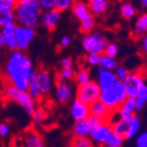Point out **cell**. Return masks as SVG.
<instances>
[{"label":"cell","mask_w":147,"mask_h":147,"mask_svg":"<svg viewBox=\"0 0 147 147\" xmlns=\"http://www.w3.org/2000/svg\"><path fill=\"white\" fill-rule=\"evenodd\" d=\"M34 71L35 70L30 59L26 56L24 50L16 49L13 50L8 56L4 74L9 84L22 90H27Z\"/></svg>","instance_id":"cell-1"},{"label":"cell","mask_w":147,"mask_h":147,"mask_svg":"<svg viewBox=\"0 0 147 147\" xmlns=\"http://www.w3.org/2000/svg\"><path fill=\"white\" fill-rule=\"evenodd\" d=\"M15 21L18 25L35 28L41 21L42 7L38 0H26V1H18L15 7Z\"/></svg>","instance_id":"cell-2"},{"label":"cell","mask_w":147,"mask_h":147,"mask_svg":"<svg viewBox=\"0 0 147 147\" xmlns=\"http://www.w3.org/2000/svg\"><path fill=\"white\" fill-rule=\"evenodd\" d=\"M4 95L8 100L16 103L28 116L32 117L33 113L35 112V110H36L35 99L32 97V95L27 90L19 89V88L7 83L4 89Z\"/></svg>","instance_id":"cell-3"},{"label":"cell","mask_w":147,"mask_h":147,"mask_svg":"<svg viewBox=\"0 0 147 147\" xmlns=\"http://www.w3.org/2000/svg\"><path fill=\"white\" fill-rule=\"evenodd\" d=\"M127 97H128V94H127V90H126V86H125L124 82L118 81L110 89L102 91L99 99L103 100L110 107V110L117 111Z\"/></svg>","instance_id":"cell-4"},{"label":"cell","mask_w":147,"mask_h":147,"mask_svg":"<svg viewBox=\"0 0 147 147\" xmlns=\"http://www.w3.org/2000/svg\"><path fill=\"white\" fill-rule=\"evenodd\" d=\"M71 9H72L74 16L80 21L81 33L86 35L91 32H94V28H95L94 16L95 15L92 14L88 4H85L84 1H81V0H76V1L74 3Z\"/></svg>","instance_id":"cell-5"},{"label":"cell","mask_w":147,"mask_h":147,"mask_svg":"<svg viewBox=\"0 0 147 147\" xmlns=\"http://www.w3.org/2000/svg\"><path fill=\"white\" fill-rule=\"evenodd\" d=\"M107 43H109L107 39L98 32H91L86 34L82 40L83 49L86 53H95L100 55L104 54Z\"/></svg>","instance_id":"cell-6"},{"label":"cell","mask_w":147,"mask_h":147,"mask_svg":"<svg viewBox=\"0 0 147 147\" xmlns=\"http://www.w3.org/2000/svg\"><path fill=\"white\" fill-rule=\"evenodd\" d=\"M100 94L102 90L96 81H90L89 83L78 85L76 89V98L89 105L98 100L100 98Z\"/></svg>","instance_id":"cell-7"},{"label":"cell","mask_w":147,"mask_h":147,"mask_svg":"<svg viewBox=\"0 0 147 147\" xmlns=\"http://www.w3.org/2000/svg\"><path fill=\"white\" fill-rule=\"evenodd\" d=\"M35 28H30V27H26L22 25H16V29H15V36H16V46L18 49L20 50H27L30 46V43L33 42L34 38H35Z\"/></svg>","instance_id":"cell-8"},{"label":"cell","mask_w":147,"mask_h":147,"mask_svg":"<svg viewBox=\"0 0 147 147\" xmlns=\"http://www.w3.org/2000/svg\"><path fill=\"white\" fill-rule=\"evenodd\" d=\"M123 82L126 86L128 96H131V97H137L139 95V91L141 90V88L146 84L145 76L139 71H131Z\"/></svg>","instance_id":"cell-9"},{"label":"cell","mask_w":147,"mask_h":147,"mask_svg":"<svg viewBox=\"0 0 147 147\" xmlns=\"http://www.w3.org/2000/svg\"><path fill=\"white\" fill-rule=\"evenodd\" d=\"M35 81L42 96L49 95L54 88V77L48 70H35Z\"/></svg>","instance_id":"cell-10"},{"label":"cell","mask_w":147,"mask_h":147,"mask_svg":"<svg viewBox=\"0 0 147 147\" xmlns=\"http://www.w3.org/2000/svg\"><path fill=\"white\" fill-rule=\"evenodd\" d=\"M118 77L116 76V72L113 70H107L104 68H98L96 72V82L99 85L100 90H107L112 85H115L118 82Z\"/></svg>","instance_id":"cell-11"},{"label":"cell","mask_w":147,"mask_h":147,"mask_svg":"<svg viewBox=\"0 0 147 147\" xmlns=\"http://www.w3.org/2000/svg\"><path fill=\"white\" fill-rule=\"evenodd\" d=\"M113 132L112 130V125L110 124L107 120L103 121L99 126L92 128V131H91V134H90V139L92 140L96 145H99V146H104L105 141L107 140V138L110 137Z\"/></svg>","instance_id":"cell-12"},{"label":"cell","mask_w":147,"mask_h":147,"mask_svg":"<svg viewBox=\"0 0 147 147\" xmlns=\"http://www.w3.org/2000/svg\"><path fill=\"white\" fill-rule=\"evenodd\" d=\"M91 112H90V105L75 98L72 100L71 105H70V116L71 118L77 121V120H83V119H88L90 117Z\"/></svg>","instance_id":"cell-13"},{"label":"cell","mask_w":147,"mask_h":147,"mask_svg":"<svg viewBox=\"0 0 147 147\" xmlns=\"http://www.w3.org/2000/svg\"><path fill=\"white\" fill-rule=\"evenodd\" d=\"M74 86L70 82L59 81L55 85V98L61 104L68 103L74 96Z\"/></svg>","instance_id":"cell-14"},{"label":"cell","mask_w":147,"mask_h":147,"mask_svg":"<svg viewBox=\"0 0 147 147\" xmlns=\"http://www.w3.org/2000/svg\"><path fill=\"white\" fill-rule=\"evenodd\" d=\"M61 11H59L57 8H51V9H46L42 12L41 15V25L48 29L49 32L54 30L56 28L60 19H61Z\"/></svg>","instance_id":"cell-15"},{"label":"cell","mask_w":147,"mask_h":147,"mask_svg":"<svg viewBox=\"0 0 147 147\" xmlns=\"http://www.w3.org/2000/svg\"><path fill=\"white\" fill-rule=\"evenodd\" d=\"M117 111H118L120 118H123L125 120L132 119L137 112V99H136V97L128 96Z\"/></svg>","instance_id":"cell-16"},{"label":"cell","mask_w":147,"mask_h":147,"mask_svg":"<svg viewBox=\"0 0 147 147\" xmlns=\"http://www.w3.org/2000/svg\"><path fill=\"white\" fill-rule=\"evenodd\" d=\"M16 25H18L16 21H14V22H11V24H8V25H6L1 28V32H3L4 38H5V47L11 51L18 49L16 36H15Z\"/></svg>","instance_id":"cell-17"},{"label":"cell","mask_w":147,"mask_h":147,"mask_svg":"<svg viewBox=\"0 0 147 147\" xmlns=\"http://www.w3.org/2000/svg\"><path fill=\"white\" fill-rule=\"evenodd\" d=\"M90 112L91 115L97 116L102 118L103 120H107L112 113V110H110V107L100 99L94 102L92 104H90Z\"/></svg>","instance_id":"cell-18"},{"label":"cell","mask_w":147,"mask_h":147,"mask_svg":"<svg viewBox=\"0 0 147 147\" xmlns=\"http://www.w3.org/2000/svg\"><path fill=\"white\" fill-rule=\"evenodd\" d=\"M92 128L94 127L90 124L89 119L77 120L72 126V134L74 137H90Z\"/></svg>","instance_id":"cell-19"},{"label":"cell","mask_w":147,"mask_h":147,"mask_svg":"<svg viewBox=\"0 0 147 147\" xmlns=\"http://www.w3.org/2000/svg\"><path fill=\"white\" fill-rule=\"evenodd\" d=\"M24 147H45V144L38 132L29 130L24 136Z\"/></svg>","instance_id":"cell-20"},{"label":"cell","mask_w":147,"mask_h":147,"mask_svg":"<svg viewBox=\"0 0 147 147\" xmlns=\"http://www.w3.org/2000/svg\"><path fill=\"white\" fill-rule=\"evenodd\" d=\"M132 33L136 38H142L145 34H147V12L141 14L137 19Z\"/></svg>","instance_id":"cell-21"},{"label":"cell","mask_w":147,"mask_h":147,"mask_svg":"<svg viewBox=\"0 0 147 147\" xmlns=\"http://www.w3.org/2000/svg\"><path fill=\"white\" fill-rule=\"evenodd\" d=\"M89 7L94 15H104L109 8V0H92V1H89Z\"/></svg>","instance_id":"cell-22"},{"label":"cell","mask_w":147,"mask_h":147,"mask_svg":"<svg viewBox=\"0 0 147 147\" xmlns=\"http://www.w3.org/2000/svg\"><path fill=\"white\" fill-rule=\"evenodd\" d=\"M140 127H141V120L138 116H134L132 119L128 120V127H127V133L125 139L136 138L140 133Z\"/></svg>","instance_id":"cell-23"},{"label":"cell","mask_w":147,"mask_h":147,"mask_svg":"<svg viewBox=\"0 0 147 147\" xmlns=\"http://www.w3.org/2000/svg\"><path fill=\"white\" fill-rule=\"evenodd\" d=\"M15 21V11L14 8L0 7V27H4L11 22Z\"/></svg>","instance_id":"cell-24"},{"label":"cell","mask_w":147,"mask_h":147,"mask_svg":"<svg viewBox=\"0 0 147 147\" xmlns=\"http://www.w3.org/2000/svg\"><path fill=\"white\" fill-rule=\"evenodd\" d=\"M95 145L90 137H74L70 140L69 147H96Z\"/></svg>","instance_id":"cell-25"},{"label":"cell","mask_w":147,"mask_h":147,"mask_svg":"<svg viewBox=\"0 0 147 147\" xmlns=\"http://www.w3.org/2000/svg\"><path fill=\"white\" fill-rule=\"evenodd\" d=\"M136 14H137V9L131 3L126 1V3H123L120 5V15L124 18V19L131 20L136 16Z\"/></svg>","instance_id":"cell-26"},{"label":"cell","mask_w":147,"mask_h":147,"mask_svg":"<svg viewBox=\"0 0 147 147\" xmlns=\"http://www.w3.org/2000/svg\"><path fill=\"white\" fill-rule=\"evenodd\" d=\"M76 77V71L72 67H62V69L59 71V81L63 82H71Z\"/></svg>","instance_id":"cell-27"},{"label":"cell","mask_w":147,"mask_h":147,"mask_svg":"<svg viewBox=\"0 0 147 147\" xmlns=\"http://www.w3.org/2000/svg\"><path fill=\"white\" fill-rule=\"evenodd\" d=\"M33 118V125L36 127V128H40L43 126L45 121L47 120V113L43 109H40V107H36L35 112L33 113L32 116Z\"/></svg>","instance_id":"cell-28"},{"label":"cell","mask_w":147,"mask_h":147,"mask_svg":"<svg viewBox=\"0 0 147 147\" xmlns=\"http://www.w3.org/2000/svg\"><path fill=\"white\" fill-rule=\"evenodd\" d=\"M75 81L77 82L78 85H82V84H85V83H89L91 80V74H90V70L85 67H81L78 70H76V77H75Z\"/></svg>","instance_id":"cell-29"},{"label":"cell","mask_w":147,"mask_h":147,"mask_svg":"<svg viewBox=\"0 0 147 147\" xmlns=\"http://www.w3.org/2000/svg\"><path fill=\"white\" fill-rule=\"evenodd\" d=\"M99 67L107 69V70H113L118 67V62L116 60V57H111V56H107L105 54L100 55V61H99Z\"/></svg>","instance_id":"cell-30"},{"label":"cell","mask_w":147,"mask_h":147,"mask_svg":"<svg viewBox=\"0 0 147 147\" xmlns=\"http://www.w3.org/2000/svg\"><path fill=\"white\" fill-rule=\"evenodd\" d=\"M112 125V130L113 132H116L117 134L121 136L123 138L126 137V133H127V127H128V120H125L123 118H120L119 120L115 121Z\"/></svg>","instance_id":"cell-31"},{"label":"cell","mask_w":147,"mask_h":147,"mask_svg":"<svg viewBox=\"0 0 147 147\" xmlns=\"http://www.w3.org/2000/svg\"><path fill=\"white\" fill-rule=\"evenodd\" d=\"M124 139L121 136L117 134L116 132H112L110 134V137L107 138V140L105 141L104 146L105 147H123L124 145Z\"/></svg>","instance_id":"cell-32"},{"label":"cell","mask_w":147,"mask_h":147,"mask_svg":"<svg viewBox=\"0 0 147 147\" xmlns=\"http://www.w3.org/2000/svg\"><path fill=\"white\" fill-rule=\"evenodd\" d=\"M27 91L32 95V97L35 99V100H38V99H40L41 98V92H40V90H39V86H38V83H36V81H35V71H34V74H33V76H32V78H30V81H29V84H28V89H27Z\"/></svg>","instance_id":"cell-33"},{"label":"cell","mask_w":147,"mask_h":147,"mask_svg":"<svg viewBox=\"0 0 147 147\" xmlns=\"http://www.w3.org/2000/svg\"><path fill=\"white\" fill-rule=\"evenodd\" d=\"M115 72H116V76L118 77L119 81H124L127 76L128 74H130V69H128L125 64H118V67L115 69Z\"/></svg>","instance_id":"cell-34"},{"label":"cell","mask_w":147,"mask_h":147,"mask_svg":"<svg viewBox=\"0 0 147 147\" xmlns=\"http://www.w3.org/2000/svg\"><path fill=\"white\" fill-rule=\"evenodd\" d=\"M105 55L107 56H111V57H117L118 54H119V47L117 43L115 42H109L106 48H105V51H104Z\"/></svg>","instance_id":"cell-35"},{"label":"cell","mask_w":147,"mask_h":147,"mask_svg":"<svg viewBox=\"0 0 147 147\" xmlns=\"http://www.w3.org/2000/svg\"><path fill=\"white\" fill-rule=\"evenodd\" d=\"M85 61L91 67H97L99 65V61H100V54H95V53H88Z\"/></svg>","instance_id":"cell-36"},{"label":"cell","mask_w":147,"mask_h":147,"mask_svg":"<svg viewBox=\"0 0 147 147\" xmlns=\"http://www.w3.org/2000/svg\"><path fill=\"white\" fill-rule=\"evenodd\" d=\"M76 0H57V3H56V8L61 12L63 11H67L69 8L72 7L74 3H75Z\"/></svg>","instance_id":"cell-37"},{"label":"cell","mask_w":147,"mask_h":147,"mask_svg":"<svg viewBox=\"0 0 147 147\" xmlns=\"http://www.w3.org/2000/svg\"><path fill=\"white\" fill-rule=\"evenodd\" d=\"M136 146L137 147H147V131L140 132L136 137Z\"/></svg>","instance_id":"cell-38"},{"label":"cell","mask_w":147,"mask_h":147,"mask_svg":"<svg viewBox=\"0 0 147 147\" xmlns=\"http://www.w3.org/2000/svg\"><path fill=\"white\" fill-rule=\"evenodd\" d=\"M40 6L42 7L43 11L46 9H51V8H56V3L57 0H38Z\"/></svg>","instance_id":"cell-39"},{"label":"cell","mask_w":147,"mask_h":147,"mask_svg":"<svg viewBox=\"0 0 147 147\" xmlns=\"http://www.w3.org/2000/svg\"><path fill=\"white\" fill-rule=\"evenodd\" d=\"M136 99H137V112H139L147 104V95H139L136 97Z\"/></svg>","instance_id":"cell-40"},{"label":"cell","mask_w":147,"mask_h":147,"mask_svg":"<svg viewBox=\"0 0 147 147\" xmlns=\"http://www.w3.org/2000/svg\"><path fill=\"white\" fill-rule=\"evenodd\" d=\"M11 132L9 125L7 123H0V137L1 138H6Z\"/></svg>","instance_id":"cell-41"},{"label":"cell","mask_w":147,"mask_h":147,"mask_svg":"<svg viewBox=\"0 0 147 147\" xmlns=\"http://www.w3.org/2000/svg\"><path fill=\"white\" fill-rule=\"evenodd\" d=\"M88 119H89L90 124L92 125V127H94V128H95V127H97V126H99L103 121H105V120H103L102 118H99V117H97V116H94V115H90V117H89Z\"/></svg>","instance_id":"cell-42"},{"label":"cell","mask_w":147,"mask_h":147,"mask_svg":"<svg viewBox=\"0 0 147 147\" xmlns=\"http://www.w3.org/2000/svg\"><path fill=\"white\" fill-rule=\"evenodd\" d=\"M16 3H18V0H0V7L14 8Z\"/></svg>","instance_id":"cell-43"},{"label":"cell","mask_w":147,"mask_h":147,"mask_svg":"<svg viewBox=\"0 0 147 147\" xmlns=\"http://www.w3.org/2000/svg\"><path fill=\"white\" fill-rule=\"evenodd\" d=\"M70 42H71V39L69 38L68 35H64V36H62V38H61L59 45H60L61 48H67V47L70 46Z\"/></svg>","instance_id":"cell-44"},{"label":"cell","mask_w":147,"mask_h":147,"mask_svg":"<svg viewBox=\"0 0 147 147\" xmlns=\"http://www.w3.org/2000/svg\"><path fill=\"white\" fill-rule=\"evenodd\" d=\"M141 49H142V53L147 56V34H145L142 36V43H141Z\"/></svg>","instance_id":"cell-45"},{"label":"cell","mask_w":147,"mask_h":147,"mask_svg":"<svg viewBox=\"0 0 147 147\" xmlns=\"http://www.w3.org/2000/svg\"><path fill=\"white\" fill-rule=\"evenodd\" d=\"M61 65L62 67H72V60L70 57H63L61 60Z\"/></svg>","instance_id":"cell-46"},{"label":"cell","mask_w":147,"mask_h":147,"mask_svg":"<svg viewBox=\"0 0 147 147\" xmlns=\"http://www.w3.org/2000/svg\"><path fill=\"white\" fill-rule=\"evenodd\" d=\"M3 47H5V38H4L3 32L0 30V48H3Z\"/></svg>","instance_id":"cell-47"},{"label":"cell","mask_w":147,"mask_h":147,"mask_svg":"<svg viewBox=\"0 0 147 147\" xmlns=\"http://www.w3.org/2000/svg\"><path fill=\"white\" fill-rule=\"evenodd\" d=\"M139 95H147V84H145L142 88H141V90L139 91ZM138 95V96H139Z\"/></svg>","instance_id":"cell-48"},{"label":"cell","mask_w":147,"mask_h":147,"mask_svg":"<svg viewBox=\"0 0 147 147\" xmlns=\"http://www.w3.org/2000/svg\"><path fill=\"white\" fill-rule=\"evenodd\" d=\"M139 3L144 8H147V0H139Z\"/></svg>","instance_id":"cell-49"},{"label":"cell","mask_w":147,"mask_h":147,"mask_svg":"<svg viewBox=\"0 0 147 147\" xmlns=\"http://www.w3.org/2000/svg\"><path fill=\"white\" fill-rule=\"evenodd\" d=\"M18 1H26V0H18Z\"/></svg>","instance_id":"cell-50"},{"label":"cell","mask_w":147,"mask_h":147,"mask_svg":"<svg viewBox=\"0 0 147 147\" xmlns=\"http://www.w3.org/2000/svg\"><path fill=\"white\" fill-rule=\"evenodd\" d=\"M89 1H92V0H89Z\"/></svg>","instance_id":"cell-51"},{"label":"cell","mask_w":147,"mask_h":147,"mask_svg":"<svg viewBox=\"0 0 147 147\" xmlns=\"http://www.w3.org/2000/svg\"><path fill=\"white\" fill-rule=\"evenodd\" d=\"M127 1H130V0H127Z\"/></svg>","instance_id":"cell-52"}]
</instances>
